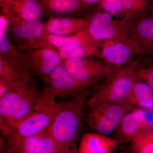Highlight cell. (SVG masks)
Returning <instances> with one entry per match:
<instances>
[{
	"mask_svg": "<svg viewBox=\"0 0 153 153\" xmlns=\"http://www.w3.org/2000/svg\"><path fill=\"white\" fill-rule=\"evenodd\" d=\"M33 77L14 82L0 97V129L5 137L27 116L42 94Z\"/></svg>",
	"mask_w": 153,
	"mask_h": 153,
	"instance_id": "6da1fadb",
	"label": "cell"
},
{
	"mask_svg": "<svg viewBox=\"0 0 153 153\" xmlns=\"http://www.w3.org/2000/svg\"><path fill=\"white\" fill-rule=\"evenodd\" d=\"M62 102H57L54 95L44 87L39 100L31 112L22 119L8 135L2 137L6 152L15 153L20 143L25 139L49 128L59 111Z\"/></svg>",
	"mask_w": 153,
	"mask_h": 153,
	"instance_id": "7a4b0ae2",
	"label": "cell"
},
{
	"mask_svg": "<svg viewBox=\"0 0 153 153\" xmlns=\"http://www.w3.org/2000/svg\"><path fill=\"white\" fill-rule=\"evenodd\" d=\"M91 91H88L62 102L59 111L49 126L52 136L68 153H77L76 140Z\"/></svg>",
	"mask_w": 153,
	"mask_h": 153,
	"instance_id": "3957f363",
	"label": "cell"
},
{
	"mask_svg": "<svg viewBox=\"0 0 153 153\" xmlns=\"http://www.w3.org/2000/svg\"><path fill=\"white\" fill-rule=\"evenodd\" d=\"M141 59L138 57L131 63L112 71L99 84L94 87L86 105L128 102L134 84L138 79L137 70Z\"/></svg>",
	"mask_w": 153,
	"mask_h": 153,
	"instance_id": "277c9868",
	"label": "cell"
},
{
	"mask_svg": "<svg viewBox=\"0 0 153 153\" xmlns=\"http://www.w3.org/2000/svg\"><path fill=\"white\" fill-rule=\"evenodd\" d=\"M88 107V125L95 133L108 136L120 126L125 115L135 107L128 102L102 103Z\"/></svg>",
	"mask_w": 153,
	"mask_h": 153,
	"instance_id": "5b68a950",
	"label": "cell"
},
{
	"mask_svg": "<svg viewBox=\"0 0 153 153\" xmlns=\"http://www.w3.org/2000/svg\"><path fill=\"white\" fill-rule=\"evenodd\" d=\"M113 16L100 10L89 19L88 30L98 42L110 39L134 40L129 19H114Z\"/></svg>",
	"mask_w": 153,
	"mask_h": 153,
	"instance_id": "8992f818",
	"label": "cell"
},
{
	"mask_svg": "<svg viewBox=\"0 0 153 153\" xmlns=\"http://www.w3.org/2000/svg\"><path fill=\"white\" fill-rule=\"evenodd\" d=\"M95 57L63 60L62 63L74 78L92 89L112 70L100 57Z\"/></svg>",
	"mask_w": 153,
	"mask_h": 153,
	"instance_id": "52a82bcc",
	"label": "cell"
},
{
	"mask_svg": "<svg viewBox=\"0 0 153 153\" xmlns=\"http://www.w3.org/2000/svg\"><path fill=\"white\" fill-rule=\"evenodd\" d=\"M101 59L111 68L127 65L139 55V50L134 40L110 39L99 43Z\"/></svg>",
	"mask_w": 153,
	"mask_h": 153,
	"instance_id": "ba28073f",
	"label": "cell"
},
{
	"mask_svg": "<svg viewBox=\"0 0 153 153\" xmlns=\"http://www.w3.org/2000/svg\"><path fill=\"white\" fill-rule=\"evenodd\" d=\"M44 86L55 98H71L91 89L71 76L62 63L52 72Z\"/></svg>",
	"mask_w": 153,
	"mask_h": 153,
	"instance_id": "9c48e42d",
	"label": "cell"
},
{
	"mask_svg": "<svg viewBox=\"0 0 153 153\" xmlns=\"http://www.w3.org/2000/svg\"><path fill=\"white\" fill-rule=\"evenodd\" d=\"M23 52L27 59L32 76H38L44 85L63 61L56 48H39Z\"/></svg>",
	"mask_w": 153,
	"mask_h": 153,
	"instance_id": "30bf717a",
	"label": "cell"
},
{
	"mask_svg": "<svg viewBox=\"0 0 153 153\" xmlns=\"http://www.w3.org/2000/svg\"><path fill=\"white\" fill-rule=\"evenodd\" d=\"M7 33L10 39L16 41L20 49L41 40L44 37L46 25L41 19L31 21L7 19Z\"/></svg>",
	"mask_w": 153,
	"mask_h": 153,
	"instance_id": "8fae6325",
	"label": "cell"
},
{
	"mask_svg": "<svg viewBox=\"0 0 153 153\" xmlns=\"http://www.w3.org/2000/svg\"><path fill=\"white\" fill-rule=\"evenodd\" d=\"M132 35L141 61H153V19L145 15L130 20Z\"/></svg>",
	"mask_w": 153,
	"mask_h": 153,
	"instance_id": "7c38bea8",
	"label": "cell"
},
{
	"mask_svg": "<svg viewBox=\"0 0 153 153\" xmlns=\"http://www.w3.org/2000/svg\"><path fill=\"white\" fill-rule=\"evenodd\" d=\"M1 8V15L16 21L40 20L46 11L39 0H7Z\"/></svg>",
	"mask_w": 153,
	"mask_h": 153,
	"instance_id": "4fadbf2b",
	"label": "cell"
},
{
	"mask_svg": "<svg viewBox=\"0 0 153 153\" xmlns=\"http://www.w3.org/2000/svg\"><path fill=\"white\" fill-rule=\"evenodd\" d=\"M49 127L22 140L15 153H69L56 141Z\"/></svg>",
	"mask_w": 153,
	"mask_h": 153,
	"instance_id": "5bb4252c",
	"label": "cell"
},
{
	"mask_svg": "<svg viewBox=\"0 0 153 153\" xmlns=\"http://www.w3.org/2000/svg\"><path fill=\"white\" fill-rule=\"evenodd\" d=\"M7 19L0 16V55L25 73L32 76L27 59L24 52L13 44L7 33Z\"/></svg>",
	"mask_w": 153,
	"mask_h": 153,
	"instance_id": "9a60e30c",
	"label": "cell"
},
{
	"mask_svg": "<svg viewBox=\"0 0 153 153\" xmlns=\"http://www.w3.org/2000/svg\"><path fill=\"white\" fill-rule=\"evenodd\" d=\"M146 109L135 107L125 116L118 128V140L121 145L130 143L137 135L147 129Z\"/></svg>",
	"mask_w": 153,
	"mask_h": 153,
	"instance_id": "2e32d148",
	"label": "cell"
},
{
	"mask_svg": "<svg viewBox=\"0 0 153 153\" xmlns=\"http://www.w3.org/2000/svg\"><path fill=\"white\" fill-rule=\"evenodd\" d=\"M46 23L45 34L60 36L75 35L88 29L89 24L87 19L65 16L51 18Z\"/></svg>",
	"mask_w": 153,
	"mask_h": 153,
	"instance_id": "e0dca14e",
	"label": "cell"
},
{
	"mask_svg": "<svg viewBox=\"0 0 153 153\" xmlns=\"http://www.w3.org/2000/svg\"><path fill=\"white\" fill-rule=\"evenodd\" d=\"M118 144V139L97 133L88 132L81 138L77 153H113Z\"/></svg>",
	"mask_w": 153,
	"mask_h": 153,
	"instance_id": "ac0fdd59",
	"label": "cell"
},
{
	"mask_svg": "<svg viewBox=\"0 0 153 153\" xmlns=\"http://www.w3.org/2000/svg\"><path fill=\"white\" fill-rule=\"evenodd\" d=\"M44 38L48 43L56 49H70L85 44L98 43L91 35L88 29L69 36H56L45 34Z\"/></svg>",
	"mask_w": 153,
	"mask_h": 153,
	"instance_id": "d6986e66",
	"label": "cell"
},
{
	"mask_svg": "<svg viewBox=\"0 0 153 153\" xmlns=\"http://www.w3.org/2000/svg\"><path fill=\"white\" fill-rule=\"evenodd\" d=\"M27 77H33L0 55V97L14 82Z\"/></svg>",
	"mask_w": 153,
	"mask_h": 153,
	"instance_id": "ffe728a7",
	"label": "cell"
},
{
	"mask_svg": "<svg viewBox=\"0 0 153 153\" xmlns=\"http://www.w3.org/2000/svg\"><path fill=\"white\" fill-rule=\"evenodd\" d=\"M135 107L153 109V90L147 83L137 79L128 100Z\"/></svg>",
	"mask_w": 153,
	"mask_h": 153,
	"instance_id": "44dd1931",
	"label": "cell"
},
{
	"mask_svg": "<svg viewBox=\"0 0 153 153\" xmlns=\"http://www.w3.org/2000/svg\"><path fill=\"white\" fill-rule=\"evenodd\" d=\"M46 10L58 16L76 13L85 6L79 0H39Z\"/></svg>",
	"mask_w": 153,
	"mask_h": 153,
	"instance_id": "7402d4cb",
	"label": "cell"
},
{
	"mask_svg": "<svg viewBox=\"0 0 153 153\" xmlns=\"http://www.w3.org/2000/svg\"><path fill=\"white\" fill-rule=\"evenodd\" d=\"M56 49L63 61L69 59H82L93 56L101 59L98 43L85 44L70 49Z\"/></svg>",
	"mask_w": 153,
	"mask_h": 153,
	"instance_id": "603a6c76",
	"label": "cell"
},
{
	"mask_svg": "<svg viewBox=\"0 0 153 153\" xmlns=\"http://www.w3.org/2000/svg\"><path fill=\"white\" fill-rule=\"evenodd\" d=\"M130 143L131 153H153V129L143 131Z\"/></svg>",
	"mask_w": 153,
	"mask_h": 153,
	"instance_id": "cb8c5ba5",
	"label": "cell"
},
{
	"mask_svg": "<svg viewBox=\"0 0 153 153\" xmlns=\"http://www.w3.org/2000/svg\"><path fill=\"white\" fill-rule=\"evenodd\" d=\"M130 20L146 14L149 5V0H121Z\"/></svg>",
	"mask_w": 153,
	"mask_h": 153,
	"instance_id": "d4e9b609",
	"label": "cell"
},
{
	"mask_svg": "<svg viewBox=\"0 0 153 153\" xmlns=\"http://www.w3.org/2000/svg\"><path fill=\"white\" fill-rule=\"evenodd\" d=\"M99 7L116 19H129L121 0H100Z\"/></svg>",
	"mask_w": 153,
	"mask_h": 153,
	"instance_id": "484cf974",
	"label": "cell"
},
{
	"mask_svg": "<svg viewBox=\"0 0 153 153\" xmlns=\"http://www.w3.org/2000/svg\"><path fill=\"white\" fill-rule=\"evenodd\" d=\"M137 75L138 79L147 83L153 90V61H141L137 68Z\"/></svg>",
	"mask_w": 153,
	"mask_h": 153,
	"instance_id": "4316f807",
	"label": "cell"
},
{
	"mask_svg": "<svg viewBox=\"0 0 153 153\" xmlns=\"http://www.w3.org/2000/svg\"><path fill=\"white\" fill-rule=\"evenodd\" d=\"M147 113V129H153V109H146Z\"/></svg>",
	"mask_w": 153,
	"mask_h": 153,
	"instance_id": "83f0119b",
	"label": "cell"
},
{
	"mask_svg": "<svg viewBox=\"0 0 153 153\" xmlns=\"http://www.w3.org/2000/svg\"><path fill=\"white\" fill-rule=\"evenodd\" d=\"M84 5L87 6L95 4H99L100 0H79Z\"/></svg>",
	"mask_w": 153,
	"mask_h": 153,
	"instance_id": "f1b7e54d",
	"label": "cell"
},
{
	"mask_svg": "<svg viewBox=\"0 0 153 153\" xmlns=\"http://www.w3.org/2000/svg\"><path fill=\"white\" fill-rule=\"evenodd\" d=\"M150 16L152 17V18L153 19V1L152 3V5L150 7Z\"/></svg>",
	"mask_w": 153,
	"mask_h": 153,
	"instance_id": "f546056e",
	"label": "cell"
},
{
	"mask_svg": "<svg viewBox=\"0 0 153 153\" xmlns=\"http://www.w3.org/2000/svg\"><path fill=\"white\" fill-rule=\"evenodd\" d=\"M7 1V0H0V5H1V7Z\"/></svg>",
	"mask_w": 153,
	"mask_h": 153,
	"instance_id": "4dcf8cb0",
	"label": "cell"
},
{
	"mask_svg": "<svg viewBox=\"0 0 153 153\" xmlns=\"http://www.w3.org/2000/svg\"><path fill=\"white\" fill-rule=\"evenodd\" d=\"M1 153H7L5 151H1Z\"/></svg>",
	"mask_w": 153,
	"mask_h": 153,
	"instance_id": "1f68e13d",
	"label": "cell"
},
{
	"mask_svg": "<svg viewBox=\"0 0 153 153\" xmlns=\"http://www.w3.org/2000/svg\"><path fill=\"white\" fill-rule=\"evenodd\" d=\"M124 153H131L130 152H124Z\"/></svg>",
	"mask_w": 153,
	"mask_h": 153,
	"instance_id": "d6a6232c",
	"label": "cell"
}]
</instances>
